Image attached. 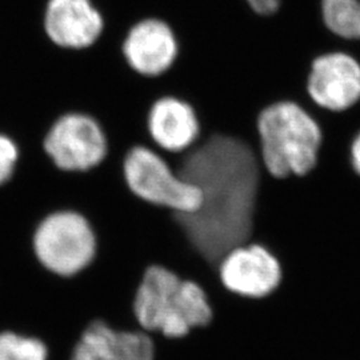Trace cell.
<instances>
[{
	"label": "cell",
	"instance_id": "cell-1",
	"mask_svg": "<svg viewBox=\"0 0 360 360\" xmlns=\"http://www.w3.org/2000/svg\"><path fill=\"white\" fill-rule=\"evenodd\" d=\"M162 155L202 191L199 210L175 218L196 252L217 269L233 247L250 243L264 171L259 153L240 138L211 134L184 153Z\"/></svg>",
	"mask_w": 360,
	"mask_h": 360
},
{
	"label": "cell",
	"instance_id": "cell-2",
	"mask_svg": "<svg viewBox=\"0 0 360 360\" xmlns=\"http://www.w3.org/2000/svg\"><path fill=\"white\" fill-rule=\"evenodd\" d=\"M131 309L144 330L171 339L206 327L214 318V306L205 287L160 264H151L143 272Z\"/></svg>",
	"mask_w": 360,
	"mask_h": 360
},
{
	"label": "cell",
	"instance_id": "cell-3",
	"mask_svg": "<svg viewBox=\"0 0 360 360\" xmlns=\"http://www.w3.org/2000/svg\"><path fill=\"white\" fill-rule=\"evenodd\" d=\"M259 158L274 179L306 176L318 160L322 132L309 112L294 101L264 107L257 120Z\"/></svg>",
	"mask_w": 360,
	"mask_h": 360
},
{
	"label": "cell",
	"instance_id": "cell-4",
	"mask_svg": "<svg viewBox=\"0 0 360 360\" xmlns=\"http://www.w3.org/2000/svg\"><path fill=\"white\" fill-rule=\"evenodd\" d=\"M39 264L59 278H72L94 262L98 240L89 219L74 210H59L41 219L32 235Z\"/></svg>",
	"mask_w": 360,
	"mask_h": 360
},
{
	"label": "cell",
	"instance_id": "cell-5",
	"mask_svg": "<svg viewBox=\"0 0 360 360\" xmlns=\"http://www.w3.org/2000/svg\"><path fill=\"white\" fill-rule=\"evenodd\" d=\"M129 191L151 206L191 214L202 206V191L179 176L158 148L134 146L123 159Z\"/></svg>",
	"mask_w": 360,
	"mask_h": 360
},
{
	"label": "cell",
	"instance_id": "cell-6",
	"mask_svg": "<svg viewBox=\"0 0 360 360\" xmlns=\"http://www.w3.org/2000/svg\"><path fill=\"white\" fill-rule=\"evenodd\" d=\"M43 150L58 169L87 172L105 159L108 142L95 117L67 112L52 123L43 139Z\"/></svg>",
	"mask_w": 360,
	"mask_h": 360
},
{
	"label": "cell",
	"instance_id": "cell-7",
	"mask_svg": "<svg viewBox=\"0 0 360 360\" xmlns=\"http://www.w3.org/2000/svg\"><path fill=\"white\" fill-rule=\"evenodd\" d=\"M217 271L221 287L245 300L269 297L283 281L279 257L255 242L233 247L220 259Z\"/></svg>",
	"mask_w": 360,
	"mask_h": 360
},
{
	"label": "cell",
	"instance_id": "cell-8",
	"mask_svg": "<svg viewBox=\"0 0 360 360\" xmlns=\"http://www.w3.org/2000/svg\"><path fill=\"white\" fill-rule=\"evenodd\" d=\"M41 25L53 46L79 51L98 41L103 34L105 20L94 0H47Z\"/></svg>",
	"mask_w": 360,
	"mask_h": 360
},
{
	"label": "cell",
	"instance_id": "cell-9",
	"mask_svg": "<svg viewBox=\"0 0 360 360\" xmlns=\"http://www.w3.org/2000/svg\"><path fill=\"white\" fill-rule=\"evenodd\" d=\"M178 52L179 43L174 28L156 16L135 22L122 41L124 60L142 77H156L167 72Z\"/></svg>",
	"mask_w": 360,
	"mask_h": 360
},
{
	"label": "cell",
	"instance_id": "cell-10",
	"mask_svg": "<svg viewBox=\"0 0 360 360\" xmlns=\"http://www.w3.org/2000/svg\"><path fill=\"white\" fill-rule=\"evenodd\" d=\"M307 92L321 107L342 111L360 98V65L346 53H328L314 60Z\"/></svg>",
	"mask_w": 360,
	"mask_h": 360
},
{
	"label": "cell",
	"instance_id": "cell-11",
	"mask_svg": "<svg viewBox=\"0 0 360 360\" xmlns=\"http://www.w3.org/2000/svg\"><path fill=\"white\" fill-rule=\"evenodd\" d=\"M147 129L155 147L169 154L184 153L200 136V124L193 104L171 95L153 103L147 115Z\"/></svg>",
	"mask_w": 360,
	"mask_h": 360
},
{
	"label": "cell",
	"instance_id": "cell-12",
	"mask_svg": "<svg viewBox=\"0 0 360 360\" xmlns=\"http://www.w3.org/2000/svg\"><path fill=\"white\" fill-rule=\"evenodd\" d=\"M154 342L148 335L117 331L104 321H94L83 331L71 360H154Z\"/></svg>",
	"mask_w": 360,
	"mask_h": 360
},
{
	"label": "cell",
	"instance_id": "cell-13",
	"mask_svg": "<svg viewBox=\"0 0 360 360\" xmlns=\"http://www.w3.org/2000/svg\"><path fill=\"white\" fill-rule=\"evenodd\" d=\"M0 360H49V348L37 336L1 330Z\"/></svg>",
	"mask_w": 360,
	"mask_h": 360
},
{
	"label": "cell",
	"instance_id": "cell-14",
	"mask_svg": "<svg viewBox=\"0 0 360 360\" xmlns=\"http://www.w3.org/2000/svg\"><path fill=\"white\" fill-rule=\"evenodd\" d=\"M358 0H322L323 19L334 34L345 39H360Z\"/></svg>",
	"mask_w": 360,
	"mask_h": 360
},
{
	"label": "cell",
	"instance_id": "cell-15",
	"mask_svg": "<svg viewBox=\"0 0 360 360\" xmlns=\"http://www.w3.org/2000/svg\"><path fill=\"white\" fill-rule=\"evenodd\" d=\"M19 158V144L8 134L0 132V188H3L13 179Z\"/></svg>",
	"mask_w": 360,
	"mask_h": 360
},
{
	"label": "cell",
	"instance_id": "cell-16",
	"mask_svg": "<svg viewBox=\"0 0 360 360\" xmlns=\"http://www.w3.org/2000/svg\"><path fill=\"white\" fill-rule=\"evenodd\" d=\"M245 6L260 18H270L279 11L282 0H245Z\"/></svg>",
	"mask_w": 360,
	"mask_h": 360
},
{
	"label": "cell",
	"instance_id": "cell-17",
	"mask_svg": "<svg viewBox=\"0 0 360 360\" xmlns=\"http://www.w3.org/2000/svg\"><path fill=\"white\" fill-rule=\"evenodd\" d=\"M352 163L355 169L360 174V135L352 144Z\"/></svg>",
	"mask_w": 360,
	"mask_h": 360
},
{
	"label": "cell",
	"instance_id": "cell-18",
	"mask_svg": "<svg viewBox=\"0 0 360 360\" xmlns=\"http://www.w3.org/2000/svg\"><path fill=\"white\" fill-rule=\"evenodd\" d=\"M358 23H359L360 30V0H358Z\"/></svg>",
	"mask_w": 360,
	"mask_h": 360
}]
</instances>
